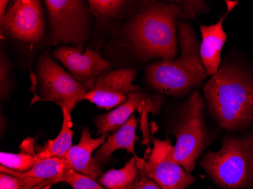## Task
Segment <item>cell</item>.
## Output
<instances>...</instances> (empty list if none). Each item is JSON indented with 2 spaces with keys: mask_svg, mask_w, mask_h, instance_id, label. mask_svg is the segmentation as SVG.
I'll use <instances>...</instances> for the list:
<instances>
[{
  "mask_svg": "<svg viewBox=\"0 0 253 189\" xmlns=\"http://www.w3.org/2000/svg\"><path fill=\"white\" fill-rule=\"evenodd\" d=\"M206 102L221 127L240 129L253 120V79L242 68L224 65L204 87Z\"/></svg>",
  "mask_w": 253,
  "mask_h": 189,
  "instance_id": "cell-1",
  "label": "cell"
},
{
  "mask_svg": "<svg viewBox=\"0 0 253 189\" xmlns=\"http://www.w3.org/2000/svg\"><path fill=\"white\" fill-rule=\"evenodd\" d=\"M178 34L180 56L174 60L156 62L146 70L149 85L160 93L172 96L189 93L208 76L200 58L198 39L191 27L180 23Z\"/></svg>",
  "mask_w": 253,
  "mask_h": 189,
  "instance_id": "cell-2",
  "label": "cell"
},
{
  "mask_svg": "<svg viewBox=\"0 0 253 189\" xmlns=\"http://www.w3.org/2000/svg\"><path fill=\"white\" fill-rule=\"evenodd\" d=\"M184 17L178 3H153L135 18L130 27L134 49L144 59L174 60L177 53L176 19Z\"/></svg>",
  "mask_w": 253,
  "mask_h": 189,
  "instance_id": "cell-3",
  "label": "cell"
},
{
  "mask_svg": "<svg viewBox=\"0 0 253 189\" xmlns=\"http://www.w3.org/2000/svg\"><path fill=\"white\" fill-rule=\"evenodd\" d=\"M201 166L220 187H248L253 183V134L224 139L219 150L206 153Z\"/></svg>",
  "mask_w": 253,
  "mask_h": 189,
  "instance_id": "cell-4",
  "label": "cell"
},
{
  "mask_svg": "<svg viewBox=\"0 0 253 189\" xmlns=\"http://www.w3.org/2000/svg\"><path fill=\"white\" fill-rule=\"evenodd\" d=\"M49 44H68L83 49L90 35L89 8L81 0H45Z\"/></svg>",
  "mask_w": 253,
  "mask_h": 189,
  "instance_id": "cell-5",
  "label": "cell"
},
{
  "mask_svg": "<svg viewBox=\"0 0 253 189\" xmlns=\"http://www.w3.org/2000/svg\"><path fill=\"white\" fill-rule=\"evenodd\" d=\"M203 108L204 101L200 92H192L183 108L180 122L174 128L176 144L173 155L188 173L194 170L195 163L206 144Z\"/></svg>",
  "mask_w": 253,
  "mask_h": 189,
  "instance_id": "cell-6",
  "label": "cell"
},
{
  "mask_svg": "<svg viewBox=\"0 0 253 189\" xmlns=\"http://www.w3.org/2000/svg\"><path fill=\"white\" fill-rule=\"evenodd\" d=\"M38 94L33 102H55L72 113L75 106L84 100L89 92L86 86L59 66L47 52L41 55L37 65ZM32 102V103H33Z\"/></svg>",
  "mask_w": 253,
  "mask_h": 189,
  "instance_id": "cell-7",
  "label": "cell"
},
{
  "mask_svg": "<svg viewBox=\"0 0 253 189\" xmlns=\"http://www.w3.org/2000/svg\"><path fill=\"white\" fill-rule=\"evenodd\" d=\"M148 161L136 157V164L163 189H185L197 180L174 160V146L169 139L153 138Z\"/></svg>",
  "mask_w": 253,
  "mask_h": 189,
  "instance_id": "cell-8",
  "label": "cell"
},
{
  "mask_svg": "<svg viewBox=\"0 0 253 189\" xmlns=\"http://www.w3.org/2000/svg\"><path fill=\"white\" fill-rule=\"evenodd\" d=\"M1 31L18 40L41 42L45 36V19L41 1L15 0L11 2Z\"/></svg>",
  "mask_w": 253,
  "mask_h": 189,
  "instance_id": "cell-9",
  "label": "cell"
},
{
  "mask_svg": "<svg viewBox=\"0 0 253 189\" xmlns=\"http://www.w3.org/2000/svg\"><path fill=\"white\" fill-rule=\"evenodd\" d=\"M164 102V98L159 95H152L140 91L130 93L128 99L125 103L119 105L112 112L99 115L96 118L95 125L97 128V135L108 134L109 132L117 131L134 114L135 111H138L141 115L143 136L146 142H148L147 114L149 113L158 114Z\"/></svg>",
  "mask_w": 253,
  "mask_h": 189,
  "instance_id": "cell-10",
  "label": "cell"
},
{
  "mask_svg": "<svg viewBox=\"0 0 253 189\" xmlns=\"http://www.w3.org/2000/svg\"><path fill=\"white\" fill-rule=\"evenodd\" d=\"M136 76V72L130 68L107 70L98 76L84 100L107 111L119 107L128 99L130 93L140 90V86L133 84Z\"/></svg>",
  "mask_w": 253,
  "mask_h": 189,
  "instance_id": "cell-11",
  "label": "cell"
},
{
  "mask_svg": "<svg viewBox=\"0 0 253 189\" xmlns=\"http://www.w3.org/2000/svg\"><path fill=\"white\" fill-rule=\"evenodd\" d=\"M62 45L52 52V56L60 62L72 76L90 91L98 76L110 69L111 65L96 51Z\"/></svg>",
  "mask_w": 253,
  "mask_h": 189,
  "instance_id": "cell-12",
  "label": "cell"
},
{
  "mask_svg": "<svg viewBox=\"0 0 253 189\" xmlns=\"http://www.w3.org/2000/svg\"><path fill=\"white\" fill-rule=\"evenodd\" d=\"M107 138L108 134H104L93 139L88 128H84L79 143L72 146L65 157L69 169L86 175L93 180L100 177L102 175V167L92 153L104 144Z\"/></svg>",
  "mask_w": 253,
  "mask_h": 189,
  "instance_id": "cell-13",
  "label": "cell"
},
{
  "mask_svg": "<svg viewBox=\"0 0 253 189\" xmlns=\"http://www.w3.org/2000/svg\"><path fill=\"white\" fill-rule=\"evenodd\" d=\"M225 16L221 17L214 25H202L200 32L202 42L200 46V55L206 68L207 75L214 76L220 68L221 50L227 40V34L223 28Z\"/></svg>",
  "mask_w": 253,
  "mask_h": 189,
  "instance_id": "cell-14",
  "label": "cell"
},
{
  "mask_svg": "<svg viewBox=\"0 0 253 189\" xmlns=\"http://www.w3.org/2000/svg\"><path fill=\"white\" fill-rule=\"evenodd\" d=\"M138 122L139 120L133 114L119 130L107 138L104 144L96 151L95 157L99 163L107 162L113 152L119 149H125L127 153L136 156L134 145L135 140L137 139L136 130Z\"/></svg>",
  "mask_w": 253,
  "mask_h": 189,
  "instance_id": "cell-15",
  "label": "cell"
},
{
  "mask_svg": "<svg viewBox=\"0 0 253 189\" xmlns=\"http://www.w3.org/2000/svg\"><path fill=\"white\" fill-rule=\"evenodd\" d=\"M63 122L62 129L55 139H49L43 147L39 149L37 153L38 160L51 158V157H65L68 151L72 147L74 132L72 128V113L65 109H62Z\"/></svg>",
  "mask_w": 253,
  "mask_h": 189,
  "instance_id": "cell-16",
  "label": "cell"
},
{
  "mask_svg": "<svg viewBox=\"0 0 253 189\" xmlns=\"http://www.w3.org/2000/svg\"><path fill=\"white\" fill-rule=\"evenodd\" d=\"M1 173H8L20 178H36L42 180H55L61 183L62 174L70 170L65 157H51L40 160L26 173H17L1 165Z\"/></svg>",
  "mask_w": 253,
  "mask_h": 189,
  "instance_id": "cell-17",
  "label": "cell"
},
{
  "mask_svg": "<svg viewBox=\"0 0 253 189\" xmlns=\"http://www.w3.org/2000/svg\"><path fill=\"white\" fill-rule=\"evenodd\" d=\"M139 174L136 156L131 157L125 167L112 169L99 178V184L107 189H130Z\"/></svg>",
  "mask_w": 253,
  "mask_h": 189,
  "instance_id": "cell-18",
  "label": "cell"
},
{
  "mask_svg": "<svg viewBox=\"0 0 253 189\" xmlns=\"http://www.w3.org/2000/svg\"><path fill=\"white\" fill-rule=\"evenodd\" d=\"M33 147L34 145L32 144L30 149H25L18 153L1 152L0 163L12 171L20 173H26L40 161Z\"/></svg>",
  "mask_w": 253,
  "mask_h": 189,
  "instance_id": "cell-19",
  "label": "cell"
},
{
  "mask_svg": "<svg viewBox=\"0 0 253 189\" xmlns=\"http://www.w3.org/2000/svg\"><path fill=\"white\" fill-rule=\"evenodd\" d=\"M89 11L97 17H111L117 15L126 5L122 0H89Z\"/></svg>",
  "mask_w": 253,
  "mask_h": 189,
  "instance_id": "cell-20",
  "label": "cell"
},
{
  "mask_svg": "<svg viewBox=\"0 0 253 189\" xmlns=\"http://www.w3.org/2000/svg\"><path fill=\"white\" fill-rule=\"evenodd\" d=\"M61 180L70 185L74 189H105L95 180L73 170L64 173Z\"/></svg>",
  "mask_w": 253,
  "mask_h": 189,
  "instance_id": "cell-21",
  "label": "cell"
},
{
  "mask_svg": "<svg viewBox=\"0 0 253 189\" xmlns=\"http://www.w3.org/2000/svg\"><path fill=\"white\" fill-rule=\"evenodd\" d=\"M43 181L41 179L20 178L8 173L0 175V189H31Z\"/></svg>",
  "mask_w": 253,
  "mask_h": 189,
  "instance_id": "cell-22",
  "label": "cell"
},
{
  "mask_svg": "<svg viewBox=\"0 0 253 189\" xmlns=\"http://www.w3.org/2000/svg\"><path fill=\"white\" fill-rule=\"evenodd\" d=\"M0 95L1 99L4 100L11 93L12 88L11 80V65L4 51L1 50L0 55Z\"/></svg>",
  "mask_w": 253,
  "mask_h": 189,
  "instance_id": "cell-23",
  "label": "cell"
},
{
  "mask_svg": "<svg viewBox=\"0 0 253 189\" xmlns=\"http://www.w3.org/2000/svg\"><path fill=\"white\" fill-rule=\"evenodd\" d=\"M137 167L139 174L130 189H163L154 180L149 178L142 167Z\"/></svg>",
  "mask_w": 253,
  "mask_h": 189,
  "instance_id": "cell-24",
  "label": "cell"
},
{
  "mask_svg": "<svg viewBox=\"0 0 253 189\" xmlns=\"http://www.w3.org/2000/svg\"><path fill=\"white\" fill-rule=\"evenodd\" d=\"M183 5V10L184 17H193L196 14L200 13L206 9V2L203 1H184L180 2Z\"/></svg>",
  "mask_w": 253,
  "mask_h": 189,
  "instance_id": "cell-25",
  "label": "cell"
},
{
  "mask_svg": "<svg viewBox=\"0 0 253 189\" xmlns=\"http://www.w3.org/2000/svg\"><path fill=\"white\" fill-rule=\"evenodd\" d=\"M8 1H7V0H1L0 1V24L2 25V22H3L4 18H5V14H6V8H7V5H8Z\"/></svg>",
  "mask_w": 253,
  "mask_h": 189,
  "instance_id": "cell-26",
  "label": "cell"
},
{
  "mask_svg": "<svg viewBox=\"0 0 253 189\" xmlns=\"http://www.w3.org/2000/svg\"><path fill=\"white\" fill-rule=\"evenodd\" d=\"M58 183V181L55 180H43L41 183H38V185L33 187L31 189H43L44 188L49 186V185H55Z\"/></svg>",
  "mask_w": 253,
  "mask_h": 189,
  "instance_id": "cell-27",
  "label": "cell"
},
{
  "mask_svg": "<svg viewBox=\"0 0 253 189\" xmlns=\"http://www.w3.org/2000/svg\"><path fill=\"white\" fill-rule=\"evenodd\" d=\"M226 4H227V12H226L225 17L227 16V14L236 6V5L238 4V1H236V2H232V1H226Z\"/></svg>",
  "mask_w": 253,
  "mask_h": 189,
  "instance_id": "cell-28",
  "label": "cell"
},
{
  "mask_svg": "<svg viewBox=\"0 0 253 189\" xmlns=\"http://www.w3.org/2000/svg\"><path fill=\"white\" fill-rule=\"evenodd\" d=\"M53 186V185H49V186H46V187L44 188L43 189H51V187Z\"/></svg>",
  "mask_w": 253,
  "mask_h": 189,
  "instance_id": "cell-29",
  "label": "cell"
},
{
  "mask_svg": "<svg viewBox=\"0 0 253 189\" xmlns=\"http://www.w3.org/2000/svg\"></svg>",
  "mask_w": 253,
  "mask_h": 189,
  "instance_id": "cell-30",
  "label": "cell"
}]
</instances>
